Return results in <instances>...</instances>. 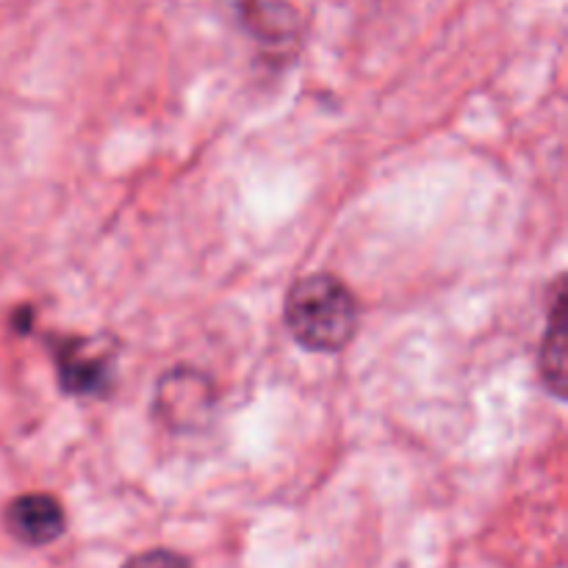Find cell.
I'll return each mask as SVG.
<instances>
[{"instance_id": "cell-1", "label": "cell", "mask_w": 568, "mask_h": 568, "mask_svg": "<svg viewBox=\"0 0 568 568\" xmlns=\"http://www.w3.org/2000/svg\"><path fill=\"white\" fill-rule=\"evenodd\" d=\"M283 316L288 333L305 349L338 353L358 331V300L342 277L316 272L294 283Z\"/></svg>"}, {"instance_id": "cell-2", "label": "cell", "mask_w": 568, "mask_h": 568, "mask_svg": "<svg viewBox=\"0 0 568 568\" xmlns=\"http://www.w3.org/2000/svg\"><path fill=\"white\" fill-rule=\"evenodd\" d=\"M59 383L72 397H103L114 377V347L105 336H61L53 342Z\"/></svg>"}, {"instance_id": "cell-3", "label": "cell", "mask_w": 568, "mask_h": 568, "mask_svg": "<svg viewBox=\"0 0 568 568\" xmlns=\"http://www.w3.org/2000/svg\"><path fill=\"white\" fill-rule=\"evenodd\" d=\"M236 26L272 53L297 48L303 20L292 0H222Z\"/></svg>"}, {"instance_id": "cell-4", "label": "cell", "mask_w": 568, "mask_h": 568, "mask_svg": "<svg viewBox=\"0 0 568 568\" xmlns=\"http://www.w3.org/2000/svg\"><path fill=\"white\" fill-rule=\"evenodd\" d=\"M155 408L172 430H197L214 408V386L197 369H172L161 377Z\"/></svg>"}, {"instance_id": "cell-5", "label": "cell", "mask_w": 568, "mask_h": 568, "mask_svg": "<svg viewBox=\"0 0 568 568\" xmlns=\"http://www.w3.org/2000/svg\"><path fill=\"white\" fill-rule=\"evenodd\" d=\"M6 530L28 547H48L64 536V508L50 494H22L6 508Z\"/></svg>"}, {"instance_id": "cell-6", "label": "cell", "mask_w": 568, "mask_h": 568, "mask_svg": "<svg viewBox=\"0 0 568 568\" xmlns=\"http://www.w3.org/2000/svg\"><path fill=\"white\" fill-rule=\"evenodd\" d=\"M541 377L544 386L564 397L566 394V297L564 286H558V297L552 305V320H549L547 336L541 344Z\"/></svg>"}, {"instance_id": "cell-7", "label": "cell", "mask_w": 568, "mask_h": 568, "mask_svg": "<svg viewBox=\"0 0 568 568\" xmlns=\"http://www.w3.org/2000/svg\"><path fill=\"white\" fill-rule=\"evenodd\" d=\"M122 568H192V564L172 549H148L133 555Z\"/></svg>"}]
</instances>
